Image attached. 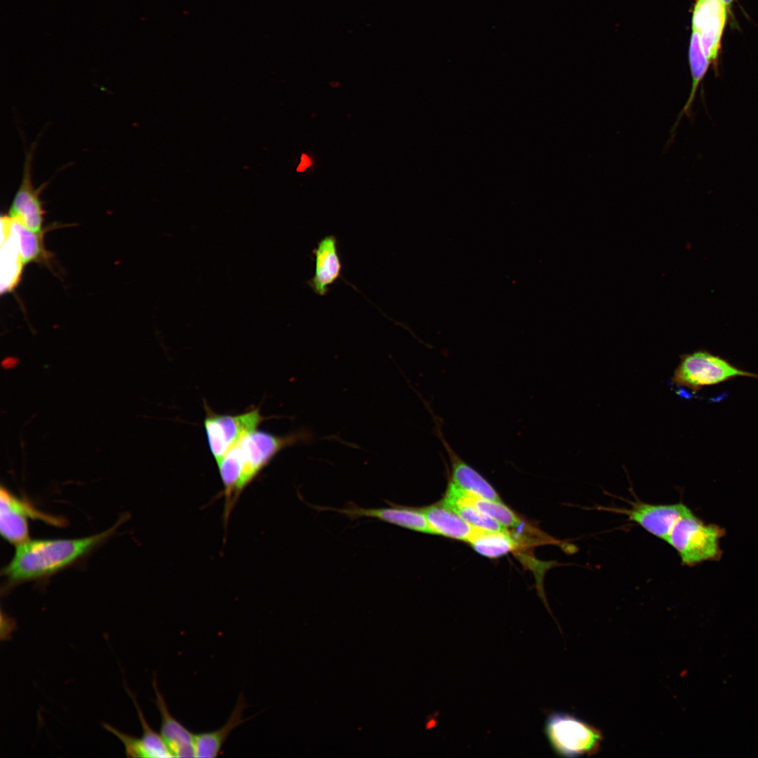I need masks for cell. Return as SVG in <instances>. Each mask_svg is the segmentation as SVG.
Instances as JSON below:
<instances>
[{
    "label": "cell",
    "mask_w": 758,
    "mask_h": 758,
    "mask_svg": "<svg viewBox=\"0 0 758 758\" xmlns=\"http://www.w3.org/2000/svg\"><path fill=\"white\" fill-rule=\"evenodd\" d=\"M31 152L26 157L23 178L11 206L8 216L27 229L41 233L44 211L39 194L41 187L34 189L31 180Z\"/></svg>",
    "instance_id": "obj_11"
},
{
    "label": "cell",
    "mask_w": 758,
    "mask_h": 758,
    "mask_svg": "<svg viewBox=\"0 0 758 758\" xmlns=\"http://www.w3.org/2000/svg\"><path fill=\"white\" fill-rule=\"evenodd\" d=\"M312 255L314 272L307 283L316 294L324 296L341 276L343 265L336 237L330 234L322 237L312 250Z\"/></svg>",
    "instance_id": "obj_12"
},
{
    "label": "cell",
    "mask_w": 758,
    "mask_h": 758,
    "mask_svg": "<svg viewBox=\"0 0 758 758\" xmlns=\"http://www.w3.org/2000/svg\"><path fill=\"white\" fill-rule=\"evenodd\" d=\"M125 688L131 696L138 712L139 720L142 729V737L140 738L143 749L145 757H173L167 746L166 745L161 734L155 732L147 723L143 712L138 704L135 697L125 684Z\"/></svg>",
    "instance_id": "obj_23"
},
{
    "label": "cell",
    "mask_w": 758,
    "mask_h": 758,
    "mask_svg": "<svg viewBox=\"0 0 758 758\" xmlns=\"http://www.w3.org/2000/svg\"><path fill=\"white\" fill-rule=\"evenodd\" d=\"M15 362H16L15 359H13L11 358L6 359L3 361V366L5 368H11V367H13V366L15 364Z\"/></svg>",
    "instance_id": "obj_25"
},
{
    "label": "cell",
    "mask_w": 758,
    "mask_h": 758,
    "mask_svg": "<svg viewBox=\"0 0 758 758\" xmlns=\"http://www.w3.org/2000/svg\"><path fill=\"white\" fill-rule=\"evenodd\" d=\"M9 230L17 244L23 264L44 258L46 252L43 246L41 233L34 232L8 215H5Z\"/></svg>",
    "instance_id": "obj_21"
},
{
    "label": "cell",
    "mask_w": 758,
    "mask_h": 758,
    "mask_svg": "<svg viewBox=\"0 0 758 758\" xmlns=\"http://www.w3.org/2000/svg\"><path fill=\"white\" fill-rule=\"evenodd\" d=\"M613 512L626 515L647 532L666 542L677 521L691 512L682 503L654 505L637 500L630 509L612 508Z\"/></svg>",
    "instance_id": "obj_9"
},
{
    "label": "cell",
    "mask_w": 758,
    "mask_h": 758,
    "mask_svg": "<svg viewBox=\"0 0 758 758\" xmlns=\"http://www.w3.org/2000/svg\"><path fill=\"white\" fill-rule=\"evenodd\" d=\"M722 534L720 528L705 525L691 511L677 521L666 542L678 552L684 564L691 566L718 554Z\"/></svg>",
    "instance_id": "obj_5"
},
{
    "label": "cell",
    "mask_w": 758,
    "mask_h": 758,
    "mask_svg": "<svg viewBox=\"0 0 758 758\" xmlns=\"http://www.w3.org/2000/svg\"><path fill=\"white\" fill-rule=\"evenodd\" d=\"M432 534L470 542L478 528L460 517L441 502L420 507Z\"/></svg>",
    "instance_id": "obj_15"
},
{
    "label": "cell",
    "mask_w": 758,
    "mask_h": 758,
    "mask_svg": "<svg viewBox=\"0 0 758 758\" xmlns=\"http://www.w3.org/2000/svg\"><path fill=\"white\" fill-rule=\"evenodd\" d=\"M737 377L758 378V374L740 369L727 360L712 353L698 350L680 356L672 382L677 387L698 392L705 386L715 385Z\"/></svg>",
    "instance_id": "obj_4"
},
{
    "label": "cell",
    "mask_w": 758,
    "mask_h": 758,
    "mask_svg": "<svg viewBox=\"0 0 758 758\" xmlns=\"http://www.w3.org/2000/svg\"><path fill=\"white\" fill-rule=\"evenodd\" d=\"M39 519L52 524H62L61 519L36 510L5 488L0 492V531L1 536L15 545L29 539L28 519Z\"/></svg>",
    "instance_id": "obj_7"
},
{
    "label": "cell",
    "mask_w": 758,
    "mask_h": 758,
    "mask_svg": "<svg viewBox=\"0 0 758 758\" xmlns=\"http://www.w3.org/2000/svg\"><path fill=\"white\" fill-rule=\"evenodd\" d=\"M310 165V160L309 157L305 154H302V157H301L300 164L298 166L297 171H299V172L303 171Z\"/></svg>",
    "instance_id": "obj_24"
},
{
    "label": "cell",
    "mask_w": 758,
    "mask_h": 758,
    "mask_svg": "<svg viewBox=\"0 0 758 758\" xmlns=\"http://www.w3.org/2000/svg\"><path fill=\"white\" fill-rule=\"evenodd\" d=\"M436 432L442 442L450 460V481L458 487L481 498L501 502L498 493L493 487L477 470L465 463L456 453L446 440L440 426H437Z\"/></svg>",
    "instance_id": "obj_14"
},
{
    "label": "cell",
    "mask_w": 758,
    "mask_h": 758,
    "mask_svg": "<svg viewBox=\"0 0 758 758\" xmlns=\"http://www.w3.org/2000/svg\"><path fill=\"white\" fill-rule=\"evenodd\" d=\"M1 291L12 289L19 280L24 265L5 217L1 218Z\"/></svg>",
    "instance_id": "obj_18"
},
{
    "label": "cell",
    "mask_w": 758,
    "mask_h": 758,
    "mask_svg": "<svg viewBox=\"0 0 758 758\" xmlns=\"http://www.w3.org/2000/svg\"><path fill=\"white\" fill-rule=\"evenodd\" d=\"M446 491L472 505L483 514L507 528H516L522 524L521 519L502 502L481 498L458 487L451 481H448Z\"/></svg>",
    "instance_id": "obj_17"
},
{
    "label": "cell",
    "mask_w": 758,
    "mask_h": 758,
    "mask_svg": "<svg viewBox=\"0 0 758 758\" xmlns=\"http://www.w3.org/2000/svg\"><path fill=\"white\" fill-rule=\"evenodd\" d=\"M204 421L208 445L217 463L265 420L258 408L239 415L217 414L208 408Z\"/></svg>",
    "instance_id": "obj_6"
},
{
    "label": "cell",
    "mask_w": 758,
    "mask_h": 758,
    "mask_svg": "<svg viewBox=\"0 0 758 758\" xmlns=\"http://www.w3.org/2000/svg\"><path fill=\"white\" fill-rule=\"evenodd\" d=\"M721 1L724 4L726 9L729 11L734 0H721Z\"/></svg>",
    "instance_id": "obj_26"
},
{
    "label": "cell",
    "mask_w": 758,
    "mask_h": 758,
    "mask_svg": "<svg viewBox=\"0 0 758 758\" xmlns=\"http://www.w3.org/2000/svg\"><path fill=\"white\" fill-rule=\"evenodd\" d=\"M152 686L156 696L154 703L161 716L160 734L166 745L174 757H195L194 734L171 714L159 691L155 675Z\"/></svg>",
    "instance_id": "obj_13"
},
{
    "label": "cell",
    "mask_w": 758,
    "mask_h": 758,
    "mask_svg": "<svg viewBox=\"0 0 758 758\" xmlns=\"http://www.w3.org/2000/svg\"><path fill=\"white\" fill-rule=\"evenodd\" d=\"M390 507L379 508L361 507L354 503H349L343 508L315 507L318 510H331L347 516L351 520L361 517L377 519L382 521L406 529L432 534L425 515L420 507H412L394 504L388 501Z\"/></svg>",
    "instance_id": "obj_8"
},
{
    "label": "cell",
    "mask_w": 758,
    "mask_h": 758,
    "mask_svg": "<svg viewBox=\"0 0 758 758\" xmlns=\"http://www.w3.org/2000/svg\"><path fill=\"white\" fill-rule=\"evenodd\" d=\"M726 8L721 0H696L692 28L700 36L703 51L710 62H717L726 21Z\"/></svg>",
    "instance_id": "obj_10"
},
{
    "label": "cell",
    "mask_w": 758,
    "mask_h": 758,
    "mask_svg": "<svg viewBox=\"0 0 758 758\" xmlns=\"http://www.w3.org/2000/svg\"><path fill=\"white\" fill-rule=\"evenodd\" d=\"M247 705L240 696L225 724L217 730L194 734L195 757L213 758L218 756L232 731L248 719L243 717Z\"/></svg>",
    "instance_id": "obj_16"
},
{
    "label": "cell",
    "mask_w": 758,
    "mask_h": 758,
    "mask_svg": "<svg viewBox=\"0 0 758 758\" xmlns=\"http://www.w3.org/2000/svg\"><path fill=\"white\" fill-rule=\"evenodd\" d=\"M689 62L691 69V77H692V86L691 93L689 98L679 112L677 121H675L673 128H672V135L674 134V131L677 128L678 123L684 114L689 113L690 108L693 102L695 94L697 91L698 86L701 81L703 79L707 70L708 69L710 62L705 56L703 48L701 47L700 36L696 31L693 30L689 48Z\"/></svg>",
    "instance_id": "obj_20"
},
{
    "label": "cell",
    "mask_w": 758,
    "mask_h": 758,
    "mask_svg": "<svg viewBox=\"0 0 758 758\" xmlns=\"http://www.w3.org/2000/svg\"><path fill=\"white\" fill-rule=\"evenodd\" d=\"M469 543L479 554L489 558L502 557L514 550L518 543L510 532L478 528Z\"/></svg>",
    "instance_id": "obj_19"
},
{
    "label": "cell",
    "mask_w": 758,
    "mask_h": 758,
    "mask_svg": "<svg viewBox=\"0 0 758 758\" xmlns=\"http://www.w3.org/2000/svg\"><path fill=\"white\" fill-rule=\"evenodd\" d=\"M545 734L556 754L564 758L592 756L601 750V731L580 718L556 711L545 722Z\"/></svg>",
    "instance_id": "obj_2"
},
{
    "label": "cell",
    "mask_w": 758,
    "mask_h": 758,
    "mask_svg": "<svg viewBox=\"0 0 758 758\" xmlns=\"http://www.w3.org/2000/svg\"><path fill=\"white\" fill-rule=\"evenodd\" d=\"M441 502L467 522L477 528L493 531L509 532L507 527L447 491H446L445 496Z\"/></svg>",
    "instance_id": "obj_22"
},
{
    "label": "cell",
    "mask_w": 758,
    "mask_h": 758,
    "mask_svg": "<svg viewBox=\"0 0 758 758\" xmlns=\"http://www.w3.org/2000/svg\"><path fill=\"white\" fill-rule=\"evenodd\" d=\"M76 539L28 540L16 545L15 552L2 574L10 584L51 575L73 564L109 538L119 526Z\"/></svg>",
    "instance_id": "obj_1"
},
{
    "label": "cell",
    "mask_w": 758,
    "mask_h": 758,
    "mask_svg": "<svg viewBox=\"0 0 758 758\" xmlns=\"http://www.w3.org/2000/svg\"><path fill=\"white\" fill-rule=\"evenodd\" d=\"M312 439V433L307 429L284 436L255 430L230 451L235 455L241 466L243 483L246 487L280 451L290 446L310 443Z\"/></svg>",
    "instance_id": "obj_3"
}]
</instances>
